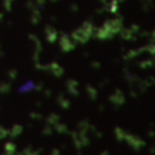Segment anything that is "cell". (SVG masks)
Returning <instances> with one entry per match:
<instances>
[]
</instances>
